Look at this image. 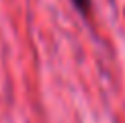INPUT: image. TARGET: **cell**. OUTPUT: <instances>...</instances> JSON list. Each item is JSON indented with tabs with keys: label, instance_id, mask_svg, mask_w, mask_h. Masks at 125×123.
<instances>
[{
	"label": "cell",
	"instance_id": "6da1fadb",
	"mask_svg": "<svg viewBox=\"0 0 125 123\" xmlns=\"http://www.w3.org/2000/svg\"><path fill=\"white\" fill-rule=\"evenodd\" d=\"M72 2H74V6L80 10V12H88V8H90V0H72Z\"/></svg>",
	"mask_w": 125,
	"mask_h": 123
}]
</instances>
